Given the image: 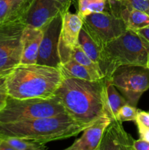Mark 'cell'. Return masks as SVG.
Returning a JSON list of instances; mask_svg holds the SVG:
<instances>
[{"instance_id": "6da1fadb", "label": "cell", "mask_w": 149, "mask_h": 150, "mask_svg": "<svg viewBox=\"0 0 149 150\" xmlns=\"http://www.w3.org/2000/svg\"><path fill=\"white\" fill-rule=\"evenodd\" d=\"M106 77L97 81L64 78L55 92L66 113L74 120L91 125L107 116L105 106Z\"/></svg>"}, {"instance_id": "7a4b0ae2", "label": "cell", "mask_w": 149, "mask_h": 150, "mask_svg": "<svg viewBox=\"0 0 149 150\" xmlns=\"http://www.w3.org/2000/svg\"><path fill=\"white\" fill-rule=\"evenodd\" d=\"M89 125L62 113L18 122L0 123V139L23 138L47 144L76 136Z\"/></svg>"}, {"instance_id": "3957f363", "label": "cell", "mask_w": 149, "mask_h": 150, "mask_svg": "<svg viewBox=\"0 0 149 150\" xmlns=\"http://www.w3.org/2000/svg\"><path fill=\"white\" fill-rule=\"evenodd\" d=\"M63 80L59 69L39 64H20L6 76L9 97L18 99L50 98Z\"/></svg>"}, {"instance_id": "277c9868", "label": "cell", "mask_w": 149, "mask_h": 150, "mask_svg": "<svg viewBox=\"0 0 149 150\" xmlns=\"http://www.w3.org/2000/svg\"><path fill=\"white\" fill-rule=\"evenodd\" d=\"M149 43L137 32L127 29L123 35L103 47L105 77L109 78L118 67L141 65L147 67Z\"/></svg>"}, {"instance_id": "5b68a950", "label": "cell", "mask_w": 149, "mask_h": 150, "mask_svg": "<svg viewBox=\"0 0 149 150\" xmlns=\"http://www.w3.org/2000/svg\"><path fill=\"white\" fill-rule=\"evenodd\" d=\"M66 113L57 97L50 98H18L7 97L0 111V123H11Z\"/></svg>"}, {"instance_id": "8992f818", "label": "cell", "mask_w": 149, "mask_h": 150, "mask_svg": "<svg viewBox=\"0 0 149 150\" xmlns=\"http://www.w3.org/2000/svg\"><path fill=\"white\" fill-rule=\"evenodd\" d=\"M108 79L128 103L136 107L143 93L149 89V68L146 66H119Z\"/></svg>"}, {"instance_id": "52a82bcc", "label": "cell", "mask_w": 149, "mask_h": 150, "mask_svg": "<svg viewBox=\"0 0 149 150\" xmlns=\"http://www.w3.org/2000/svg\"><path fill=\"white\" fill-rule=\"evenodd\" d=\"M23 19L0 23V77L10 74L20 64Z\"/></svg>"}, {"instance_id": "ba28073f", "label": "cell", "mask_w": 149, "mask_h": 150, "mask_svg": "<svg viewBox=\"0 0 149 150\" xmlns=\"http://www.w3.org/2000/svg\"><path fill=\"white\" fill-rule=\"evenodd\" d=\"M83 27L102 48L128 29L122 19L108 12L93 13L85 16Z\"/></svg>"}, {"instance_id": "9c48e42d", "label": "cell", "mask_w": 149, "mask_h": 150, "mask_svg": "<svg viewBox=\"0 0 149 150\" xmlns=\"http://www.w3.org/2000/svg\"><path fill=\"white\" fill-rule=\"evenodd\" d=\"M63 21V13L57 15L43 28L37 64L58 68L61 62L58 55V40Z\"/></svg>"}, {"instance_id": "30bf717a", "label": "cell", "mask_w": 149, "mask_h": 150, "mask_svg": "<svg viewBox=\"0 0 149 150\" xmlns=\"http://www.w3.org/2000/svg\"><path fill=\"white\" fill-rule=\"evenodd\" d=\"M82 27L83 18L77 13H72L68 10L63 14L58 40V55L61 64L71 59L73 50L78 45L79 35Z\"/></svg>"}, {"instance_id": "8fae6325", "label": "cell", "mask_w": 149, "mask_h": 150, "mask_svg": "<svg viewBox=\"0 0 149 150\" xmlns=\"http://www.w3.org/2000/svg\"><path fill=\"white\" fill-rule=\"evenodd\" d=\"M60 13L56 0H31L24 21L26 26L43 29Z\"/></svg>"}, {"instance_id": "7c38bea8", "label": "cell", "mask_w": 149, "mask_h": 150, "mask_svg": "<svg viewBox=\"0 0 149 150\" xmlns=\"http://www.w3.org/2000/svg\"><path fill=\"white\" fill-rule=\"evenodd\" d=\"M134 139L123 127V122L112 120L104 131L98 150H133Z\"/></svg>"}, {"instance_id": "4fadbf2b", "label": "cell", "mask_w": 149, "mask_h": 150, "mask_svg": "<svg viewBox=\"0 0 149 150\" xmlns=\"http://www.w3.org/2000/svg\"><path fill=\"white\" fill-rule=\"evenodd\" d=\"M111 120L108 116H102L82 131L80 139L65 150H98L104 131Z\"/></svg>"}, {"instance_id": "5bb4252c", "label": "cell", "mask_w": 149, "mask_h": 150, "mask_svg": "<svg viewBox=\"0 0 149 150\" xmlns=\"http://www.w3.org/2000/svg\"><path fill=\"white\" fill-rule=\"evenodd\" d=\"M42 35V29L26 25L22 35L20 64H36Z\"/></svg>"}, {"instance_id": "9a60e30c", "label": "cell", "mask_w": 149, "mask_h": 150, "mask_svg": "<svg viewBox=\"0 0 149 150\" xmlns=\"http://www.w3.org/2000/svg\"><path fill=\"white\" fill-rule=\"evenodd\" d=\"M31 0H0V23L24 20Z\"/></svg>"}, {"instance_id": "2e32d148", "label": "cell", "mask_w": 149, "mask_h": 150, "mask_svg": "<svg viewBox=\"0 0 149 150\" xmlns=\"http://www.w3.org/2000/svg\"><path fill=\"white\" fill-rule=\"evenodd\" d=\"M78 44L88 57L93 60L100 68L103 76L105 77V64L103 55V48L99 45L82 27L79 35Z\"/></svg>"}, {"instance_id": "e0dca14e", "label": "cell", "mask_w": 149, "mask_h": 150, "mask_svg": "<svg viewBox=\"0 0 149 150\" xmlns=\"http://www.w3.org/2000/svg\"><path fill=\"white\" fill-rule=\"evenodd\" d=\"M106 85L105 89V106L106 115L112 120H115V116L118 110L128 103L124 96L118 92V89L106 78Z\"/></svg>"}, {"instance_id": "ac0fdd59", "label": "cell", "mask_w": 149, "mask_h": 150, "mask_svg": "<svg viewBox=\"0 0 149 150\" xmlns=\"http://www.w3.org/2000/svg\"><path fill=\"white\" fill-rule=\"evenodd\" d=\"M46 144L23 138L1 139L0 150H45Z\"/></svg>"}, {"instance_id": "d6986e66", "label": "cell", "mask_w": 149, "mask_h": 150, "mask_svg": "<svg viewBox=\"0 0 149 150\" xmlns=\"http://www.w3.org/2000/svg\"><path fill=\"white\" fill-rule=\"evenodd\" d=\"M108 12L119 18L124 10L137 9L149 15V0H108Z\"/></svg>"}, {"instance_id": "ffe728a7", "label": "cell", "mask_w": 149, "mask_h": 150, "mask_svg": "<svg viewBox=\"0 0 149 150\" xmlns=\"http://www.w3.org/2000/svg\"><path fill=\"white\" fill-rule=\"evenodd\" d=\"M127 29L136 32L149 26V15L137 9L124 10L120 16Z\"/></svg>"}, {"instance_id": "44dd1931", "label": "cell", "mask_w": 149, "mask_h": 150, "mask_svg": "<svg viewBox=\"0 0 149 150\" xmlns=\"http://www.w3.org/2000/svg\"><path fill=\"white\" fill-rule=\"evenodd\" d=\"M60 72L64 78H76L87 81H97L93 78L87 68L79 64L73 59L61 64L58 67Z\"/></svg>"}, {"instance_id": "7402d4cb", "label": "cell", "mask_w": 149, "mask_h": 150, "mask_svg": "<svg viewBox=\"0 0 149 150\" xmlns=\"http://www.w3.org/2000/svg\"><path fill=\"white\" fill-rule=\"evenodd\" d=\"M100 12H108V0H77V14L82 18Z\"/></svg>"}, {"instance_id": "603a6c76", "label": "cell", "mask_w": 149, "mask_h": 150, "mask_svg": "<svg viewBox=\"0 0 149 150\" xmlns=\"http://www.w3.org/2000/svg\"><path fill=\"white\" fill-rule=\"evenodd\" d=\"M71 58L87 68L96 80H99L105 78L99 66L88 57L87 54L80 48L79 44L73 50Z\"/></svg>"}, {"instance_id": "cb8c5ba5", "label": "cell", "mask_w": 149, "mask_h": 150, "mask_svg": "<svg viewBox=\"0 0 149 150\" xmlns=\"http://www.w3.org/2000/svg\"><path fill=\"white\" fill-rule=\"evenodd\" d=\"M138 109L137 107L131 105L129 103H127L123 105L115 116V120L124 122H135L137 118Z\"/></svg>"}, {"instance_id": "d4e9b609", "label": "cell", "mask_w": 149, "mask_h": 150, "mask_svg": "<svg viewBox=\"0 0 149 150\" xmlns=\"http://www.w3.org/2000/svg\"><path fill=\"white\" fill-rule=\"evenodd\" d=\"M7 97L8 95L6 86V76L0 77V111L5 105Z\"/></svg>"}, {"instance_id": "484cf974", "label": "cell", "mask_w": 149, "mask_h": 150, "mask_svg": "<svg viewBox=\"0 0 149 150\" xmlns=\"http://www.w3.org/2000/svg\"><path fill=\"white\" fill-rule=\"evenodd\" d=\"M133 150H149V142L140 139L134 140L132 146Z\"/></svg>"}, {"instance_id": "4316f807", "label": "cell", "mask_w": 149, "mask_h": 150, "mask_svg": "<svg viewBox=\"0 0 149 150\" xmlns=\"http://www.w3.org/2000/svg\"><path fill=\"white\" fill-rule=\"evenodd\" d=\"M72 0H56L58 7L60 9V11L64 14L67 11H68L70 9V5Z\"/></svg>"}, {"instance_id": "83f0119b", "label": "cell", "mask_w": 149, "mask_h": 150, "mask_svg": "<svg viewBox=\"0 0 149 150\" xmlns=\"http://www.w3.org/2000/svg\"><path fill=\"white\" fill-rule=\"evenodd\" d=\"M140 139L149 142V126L147 127H137Z\"/></svg>"}, {"instance_id": "f1b7e54d", "label": "cell", "mask_w": 149, "mask_h": 150, "mask_svg": "<svg viewBox=\"0 0 149 150\" xmlns=\"http://www.w3.org/2000/svg\"><path fill=\"white\" fill-rule=\"evenodd\" d=\"M136 32H137L140 36L143 37L149 43V26L143 28L141 29H139V30L136 31Z\"/></svg>"}, {"instance_id": "f546056e", "label": "cell", "mask_w": 149, "mask_h": 150, "mask_svg": "<svg viewBox=\"0 0 149 150\" xmlns=\"http://www.w3.org/2000/svg\"><path fill=\"white\" fill-rule=\"evenodd\" d=\"M147 67L149 68V54H148V64H147Z\"/></svg>"}, {"instance_id": "4dcf8cb0", "label": "cell", "mask_w": 149, "mask_h": 150, "mask_svg": "<svg viewBox=\"0 0 149 150\" xmlns=\"http://www.w3.org/2000/svg\"><path fill=\"white\" fill-rule=\"evenodd\" d=\"M0 141H1V139H0Z\"/></svg>"}]
</instances>
